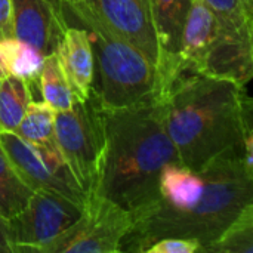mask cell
I'll use <instances>...</instances> for the list:
<instances>
[{
    "mask_svg": "<svg viewBox=\"0 0 253 253\" xmlns=\"http://www.w3.org/2000/svg\"><path fill=\"white\" fill-rule=\"evenodd\" d=\"M33 193L16 175L0 147V218L9 219L22 211Z\"/></svg>",
    "mask_w": 253,
    "mask_h": 253,
    "instance_id": "obj_21",
    "label": "cell"
},
{
    "mask_svg": "<svg viewBox=\"0 0 253 253\" xmlns=\"http://www.w3.org/2000/svg\"><path fill=\"white\" fill-rule=\"evenodd\" d=\"M216 15L218 22L240 25L253 22V0H203Z\"/></svg>",
    "mask_w": 253,
    "mask_h": 253,
    "instance_id": "obj_22",
    "label": "cell"
},
{
    "mask_svg": "<svg viewBox=\"0 0 253 253\" xmlns=\"http://www.w3.org/2000/svg\"><path fill=\"white\" fill-rule=\"evenodd\" d=\"M12 36V6L10 0H0V40Z\"/></svg>",
    "mask_w": 253,
    "mask_h": 253,
    "instance_id": "obj_24",
    "label": "cell"
},
{
    "mask_svg": "<svg viewBox=\"0 0 253 253\" xmlns=\"http://www.w3.org/2000/svg\"><path fill=\"white\" fill-rule=\"evenodd\" d=\"M191 1L193 0H148V15L159 50V98L176 79L181 37Z\"/></svg>",
    "mask_w": 253,
    "mask_h": 253,
    "instance_id": "obj_10",
    "label": "cell"
},
{
    "mask_svg": "<svg viewBox=\"0 0 253 253\" xmlns=\"http://www.w3.org/2000/svg\"><path fill=\"white\" fill-rule=\"evenodd\" d=\"M7 76H9V74H7L6 65H4L3 58H1V55H0V79H4V77H7Z\"/></svg>",
    "mask_w": 253,
    "mask_h": 253,
    "instance_id": "obj_26",
    "label": "cell"
},
{
    "mask_svg": "<svg viewBox=\"0 0 253 253\" xmlns=\"http://www.w3.org/2000/svg\"><path fill=\"white\" fill-rule=\"evenodd\" d=\"M144 253H203V245L182 237H163L151 243Z\"/></svg>",
    "mask_w": 253,
    "mask_h": 253,
    "instance_id": "obj_23",
    "label": "cell"
},
{
    "mask_svg": "<svg viewBox=\"0 0 253 253\" xmlns=\"http://www.w3.org/2000/svg\"><path fill=\"white\" fill-rule=\"evenodd\" d=\"M101 111L105 154L96 193L135 216L159 199L163 168L179 162L165 126L163 102L154 98Z\"/></svg>",
    "mask_w": 253,
    "mask_h": 253,
    "instance_id": "obj_2",
    "label": "cell"
},
{
    "mask_svg": "<svg viewBox=\"0 0 253 253\" xmlns=\"http://www.w3.org/2000/svg\"><path fill=\"white\" fill-rule=\"evenodd\" d=\"M205 188L202 173L191 170L181 162L169 163L159 178L157 202L172 211H187L200 199Z\"/></svg>",
    "mask_w": 253,
    "mask_h": 253,
    "instance_id": "obj_15",
    "label": "cell"
},
{
    "mask_svg": "<svg viewBox=\"0 0 253 253\" xmlns=\"http://www.w3.org/2000/svg\"><path fill=\"white\" fill-rule=\"evenodd\" d=\"M0 82H1V79H0Z\"/></svg>",
    "mask_w": 253,
    "mask_h": 253,
    "instance_id": "obj_28",
    "label": "cell"
},
{
    "mask_svg": "<svg viewBox=\"0 0 253 253\" xmlns=\"http://www.w3.org/2000/svg\"><path fill=\"white\" fill-rule=\"evenodd\" d=\"M55 55L74 101H86L90 96L95 77L93 50L86 30L80 25L68 24L62 31Z\"/></svg>",
    "mask_w": 253,
    "mask_h": 253,
    "instance_id": "obj_13",
    "label": "cell"
},
{
    "mask_svg": "<svg viewBox=\"0 0 253 253\" xmlns=\"http://www.w3.org/2000/svg\"><path fill=\"white\" fill-rule=\"evenodd\" d=\"M245 87L197 73L172 82L160 99L182 165L202 172L219 156L243 148L245 135L252 130V102Z\"/></svg>",
    "mask_w": 253,
    "mask_h": 253,
    "instance_id": "obj_1",
    "label": "cell"
},
{
    "mask_svg": "<svg viewBox=\"0 0 253 253\" xmlns=\"http://www.w3.org/2000/svg\"><path fill=\"white\" fill-rule=\"evenodd\" d=\"M31 86L25 80L7 76L0 82V130L13 132L19 125L28 102Z\"/></svg>",
    "mask_w": 253,
    "mask_h": 253,
    "instance_id": "obj_18",
    "label": "cell"
},
{
    "mask_svg": "<svg viewBox=\"0 0 253 253\" xmlns=\"http://www.w3.org/2000/svg\"><path fill=\"white\" fill-rule=\"evenodd\" d=\"M0 55L9 76L25 80L33 86L39 84V76L46 56L39 49L15 37H7L0 40Z\"/></svg>",
    "mask_w": 253,
    "mask_h": 253,
    "instance_id": "obj_16",
    "label": "cell"
},
{
    "mask_svg": "<svg viewBox=\"0 0 253 253\" xmlns=\"http://www.w3.org/2000/svg\"><path fill=\"white\" fill-rule=\"evenodd\" d=\"M203 253H253V203L243 209L216 240L205 246Z\"/></svg>",
    "mask_w": 253,
    "mask_h": 253,
    "instance_id": "obj_20",
    "label": "cell"
},
{
    "mask_svg": "<svg viewBox=\"0 0 253 253\" xmlns=\"http://www.w3.org/2000/svg\"><path fill=\"white\" fill-rule=\"evenodd\" d=\"M138 3L148 12V0H138Z\"/></svg>",
    "mask_w": 253,
    "mask_h": 253,
    "instance_id": "obj_27",
    "label": "cell"
},
{
    "mask_svg": "<svg viewBox=\"0 0 253 253\" xmlns=\"http://www.w3.org/2000/svg\"><path fill=\"white\" fill-rule=\"evenodd\" d=\"M82 215L74 202L47 191H34L22 211L3 219L4 233L12 253H37Z\"/></svg>",
    "mask_w": 253,
    "mask_h": 253,
    "instance_id": "obj_7",
    "label": "cell"
},
{
    "mask_svg": "<svg viewBox=\"0 0 253 253\" xmlns=\"http://www.w3.org/2000/svg\"><path fill=\"white\" fill-rule=\"evenodd\" d=\"M68 24L83 27L93 50L92 92L104 110L132 107L159 98L156 67L126 37L79 0H58Z\"/></svg>",
    "mask_w": 253,
    "mask_h": 253,
    "instance_id": "obj_4",
    "label": "cell"
},
{
    "mask_svg": "<svg viewBox=\"0 0 253 253\" xmlns=\"http://www.w3.org/2000/svg\"><path fill=\"white\" fill-rule=\"evenodd\" d=\"M0 147L16 175L31 191L55 193L83 208L86 202L84 193L74 182L56 175L36 145L13 132L0 130Z\"/></svg>",
    "mask_w": 253,
    "mask_h": 253,
    "instance_id": "obj_9",
    "label": "cell"
},
{
    "mask_svg": "<svg viewBox=\"0 0 253 253\" xmlns=\"http://www.w3.org/2000/svg\"><path fill=\"white\" fill-rule=\"evenodd\" d=\"M55 113L44 101L31 99L13 133L37 147L55 144Z\"/></svg>",
    "mask_w": 253,
    "mask_h": 253,
    "instance_id": "obj_17",
    "label": "cell"
},
{
    "mask_svg": "<svg viewBox=\"0 0 253 253\" xmlns=\"http://www.w3.org/2000/svg\"><path fill=\"white\" fill-rule=\"evenodd\" d=\"M0 253H12L10 252V246L7 243V239H6L4 224H3L1 218H0Z\"/></svg>",
    "mask_w": 253,
    "mask_h": 253,
    "instance_id": "obj_25",
    "label": "cell"
},
{
    "mask_svg": "<svg viewBox=\"0 0 253 253\" xmlns=\"http://www.w3.org/2000/svg\"><path fill=\"white\" fill-rule=\"evenodd\" d=\"M199 173L205 178V188L197 203L187 211H172L156 200L132 216L133 222L122 242V252L144 253L163 237L197 240L205 249L253 203V170L245 165L243 148L219 156Z\"/></svg>",
    "mask_w": 253,
    "mask_h": 253,
    "instance_id": "obj_3",
    "label": "cell"
},
{
    "mask_svg": "<svg viewBox=\"0 0 253 253\" xmlns=\"http://www.w3.org/2000/svg\"><path fill=\"white\" fill-rule=\"evenodd\" d=\"M12 36L43 55L53 53L68 25L58 0H10Z\"/></svg>",
    "mask_w": 253,
    "mask_h": 253,
    "instance_id": "obj_11",
    "label": "cell"
},
{
    "mask_svg": "<svg viewBox=\"0 0 253 253\" xmlns=\"http://www.w3.org/2000/svg\"><path fill=\"white\" fill-rule=\"evenodd\" d=\"M196 73L246 86L253 74V22H218L215 39Z\"/></svg>",
    "mask_w": 253,
    "mask_h": 253,
    "instance_id": "obj_8",
    "label": "cell"
},
{
    "mask_svg": "<svg viewBox=\"0 0 253 253\" xmlns=\"http://www.w3.org/2000/svg\"><path fill=\"white\" fill-rule=\"evenodd\" d=\"M133 43L157 70V40L148 12L138 0H79Z\"/></svg>",
    "mask_w": 253,
    "mask_h": 253,
    "instance_id": "obj_12",
    "label": "cell"
},
{
    "mask_svg": "<svg viewBox=\"0 0 253 253\" xmlns=\"http://www.w3.org/2000/svg\"><path fill=\"white\" fill-rule=\"evenodd\" d=\"M132 213L95 193L86 197L80 218L37 253H122Z\"/></svg>",
    "mask_w": 253,
    "mask_h": 253,
    "instance_id": "obj_6",
    "label": "cell"
},
{
    "mask_svg": "<svg viewBox=\"0 0 253 253\" xmlns=\"http://www.w3.org/2000/svg\"><path fill=\"white\" fill-rule=\"evenodd\" d=\"M218 30L213 10L203 0H193L182 30L178 53V74L196 73L205 59Z\"/></svg>",
    "mask_w": 253,
    "mask_h": 253,
    "instance_id": "obj_14",
    "label": "cell"
},
{
    "mask_svg": "<svg viewBox=\"0 0 253 253\" xmlns=\"http://www.w3.org/2000/svg\"><path fill=\"white\" fill-rule=\"evenodd\" d=\"M39 87L42 93V101L50 105L55 111H65L74 102L73 92L55 52L44 56L43 67L39 76Z\"/></svg>",
    "mask_w": 253,
    "mask_h": 253,
    "instance_id": "obj_19",
    "label": "cell"
},
{
    "mask_svg": "<svg viewBox=\"0 0 253 253\" xmlns=\"http://www.w3.org/2000/svg\"><path fill=\"white\" fill-rule=\"evenodd\" d=\"M55 142L77 187L84 196L98 191L105 154L101 107L90 92L86 101H74L55 113Z\"/></svg>",
    "mask_w": 253,
    "mask_h": 253,
    "instance_id": "obj_5",
    "label": "cell"
}]
</instances>
